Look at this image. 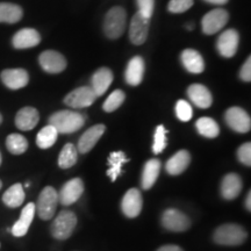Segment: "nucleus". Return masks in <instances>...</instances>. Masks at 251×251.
<instances>
[{"label":"nucleus","mask_w":251,"mask_h":251,"mask_svg":"<svg viewBox=\"0 0 251 251\" xmlns=\"http://www.w3.org/2000/svg\"><path fill=\"white\" fill-rule=\"evenodd\" d=\"M206 2H209V4H214V5H225L227 4L228 0H205Z\"/></svg>","instance_id":"79ce46f5"},{"label":"nucleus","mask_w":251,"mask_h":251,"mask_svg":"<svg viewBox=\"0 0 251 251\" xmlns=\"http://www.w3.org/2000/svg\"><path fill=\"white\" fill-rule=\"evenodd\" d=\"M77 226V216L74 212L62 211L56 216L50 227L51 235L56 240H67L74 233Z\"/></svg>","instance_id":"20e7f679"},{"label":"nucleus","mask_w":251,"mask_h":251,"mask_svg":"<svg viewBox=\"0 0 251 251\" xmlns=\"http://www.w3.org/2000/svg\"><path fill=\"white\" fill-rule=\"evenodd\" d=\"M166 134L168 130L163 125H159L156 128L155 136H153V146H152V151L156 155L161 153L163 150L166 148V144H168V140H166Z\"/></svg>","instance_id":"f704fd0d"},{"label":"nucleus","mask_w":251,"mask_h":251,"mask_svg":"<svg viewBox=\"0 0 251 251\" xmlns=\"http://www.w3.org/2000/svg\"><path fill=\"white\" fill-rule=\"evenodd\" d=\"M157 251H183V249L178 246H174V244L171 246V244H169V246L161 247Z\"/></svg>","instance_id":"a19ab883"},{"label":"nucleus","mask_w":251,"mask_h":251,"mask_svg":"<svg viewBox=\"0 0 251 251\" xmlns=\"http://www.w3.org/2000/svg\"><path fill=\"white\" fill-rule=\"evenodd\" d=\"M113 81V72L108 68H100L93 74L91 78V89L94 91L97 97L102 96Z\"/></svg>","instance_id":"4be33fe9"},{"label":"nucleus","mask_w":251,"mask_h":251,"mask_svg":"<svg viewBox=\"0 0 251 251\" xmlns=\"http://www.w3.org/2000/svg\"><path fill=\"white\" fill-rule=\"evenodd\" d=\"M98 98L90 86H81L71 91L64 98V103L71 108H86Z\"/></svg>","instance_id":"423d86ee"},{"label":"nucleus","mask_w":251,"mask_h":251,"mask_svg":"<svg viewBox=\"0 0 251 251\" xmlns=\"http://www.w3.org/2000/svg\"><path fill=\"white\" fill-rule=\"evenodd\" d=\"M240 78L243 81H248V83L251 80V57H248L247 62L244 63L243 67L241 68Z\"/></svg>","instance_id":"ea45409f"},{"label":"nucleus","mask_w":251,"mask_h":251,"mask_svg":"<svg viewBox=\"0 0 251 251\" xmlns=\"http://www.w3.org/2000/svg\"><path fill=\"white\" fill-rule=\"evenodd\" d=\"M6 147L13 155H21L28 149V141L20 134H11L6 139Z\"/></svg>","instance_id":"473e14b6"},{"label":"nucleus","mask_w":251,"mask_h":251,"mask_svg":"<svg viewBox=\"0 0 251 251\" xmlns=\"http://www.w3.org/2000/svg\"><path fill=\"white\" fill-rule=\"evenodd\" d=\"M49 125L56 128L58 134H71L79 130L85 125V117L80 113L69 111H58L49 118Z\"/></svg>","instance_id":"f257e3e1"},{"label":"nucleus","mask_w":251,"mask_h":251,"mask_svg":"<svg viewBox=\"0 0 251 251\" xmlns=\"http://www.w3.org/2000/svg\"><path fill=\"white\" fill-rule=\"evenodd\" d=\"M150 18H147L141 12L134 14L129 27V39L135 46L143 45L149 33Z\"/></svg>","instance_id":"0eeeda50"},{"label":"nucleus","mask_w":251,"mask_h":251,"mask_svg":"<svg viewBox=\"0 0 251 251\" xmlns=\"http://www.w3.org/2000/svg\"><path fill=\"white\" fill-rule=\"evenodd\" d=\"M196 127L198 133L207 139H215L220 134L219 125L212 118H200L197 121Z\"/></svg>","instance_id":"7c9ffc66"},{"label":"nucleus","mask_w":251,"mask_h":251,"mask_svg":"<svg viewBox=\"0 0 251 251\" xmlns=\"http://www.w3.org/2000/svg\"><path fill=\"white\" fill-rule=\"evenodd\" d=\"M1 122H2V117H1V114H0V125H1Z\"/></svg>","instance_id":"49530a36"},{"label":"nucleus","mask_w":251,"mask_h":251,"mask_svg":"<svg viewBox=\"0 0 251 251\" xmlns=\"http://www.w3.org/2000/svg\"><path fill=\"white\" fill-rule=\"evenodd\" d=\"M248 233L242 226L235 224H226L215 229L213 240L220 246H241L247 240Z\"/></svg>","instance_id":"f03ea898"},{"label":"nucleus","mask_w":251,"mask_h":251,"mask_svg":"<svg viewBox=\"0 0 251 251\" xmlns=\"http://www.w3.org/2000/svg\"><path fill=\"white\" fill-rule=\"evenodd\" d=\"M191 163V155L187 150H180L166 162V172L171 176L181 175Z\"/></svg>","instance_id":"393cba45"},{"label":"nucleus","mask_w":251,"mask_h":251,"mask_svg":"<svg viewBox=\"0 0 251 251\" xmlns=\"http://www.w3.org/2000/svg\"><path fill=\"white\" fill-rule=\"evenodd\" d=\"M125 99H126V94L124 91H121V90L113 91V92L109 94L108 98L105 100V102H103V105H102L103 111L107 112V113H112V112L117 111V109L120 107L122 103H124Z\"/></svg>","instance_id":"72a5a7b5"},{"label":"nucleus","mask_w":251,"mask_h":251,"mask_svg":"<svg viewBox=\"0 0 251 251\" xmlns=\"http://www.w3.org/2000/svg\"><path fill=\"white\" fill-rule=\"evenodd\" d=\"M35 213V203L29 202L24 207L20 218L11 229L12 234L15 237H23L28 233V229H29L31 222H33Z\"/></svg>","instance_id":"f3484780"},{"label":"nucleus","mask_w":251,"mask_h":251,"mask_svg":"<svg viewBox=\"0 0 251 251\" xmlns=\"http://www.w3.org/2000/svg\"><path fill=\"white\" fill-rule=\"evenodd\" d=\"M127 13L120 6L112 7L103 20V33L108 39L117 40L125 31Z\"/></svg>","instance_id":"7ed1b4c3"},{"label":"nucleus","mask_w":251,"mask_h":251,"mask_svg":"<svg viewBox=\"0 0 251 251\" xmlns=\"http://www.w3.org/2000/svg\"><path fill=\"white\" fill-rule=\"evenodd\" d=\"M23 8L11 2H0V23L15 24L23 18Z\"/></svg>","instance_id":"cd10ccee"},{"label":"nucleus","mask_w":251,"mask_h":251,"mask_svg":"<svg viewBox=\"0 0 251 251\" xmlns=\"http://www.w3.org/2000/svg\"><path fill=\"white\" fill-rule=\"evenodd\" d=\"M162 164L158 159H149L148 162L144 164L142 178H141V185L144 190H150L156 183L157 178H158L159 172H161Z\"/></svg>","instance_id":"a878e982"},{"label":"nucleus","mask_w":251,"mask_h":251,"mask_svg":"<svg viewBox=\"0 0 251 251\" xmlns=\"http://www.w3.org/2000/svg\"><path fill=\"white\" fill-rule=\"evenodd\" d=\"M144 70H146V67H144L143 58L141 56H135L130 59L126 69V81L131 86L140 85L142 83Z\"/></svg>","instance_id":"412c9836"},{"label":"nucleus","mask_w":251,"mask_h":251,"mask_svg":"<svg viewBox=\"0 0 251 251\" xmlns=\"http://www.w3.org/2000/svg\"><path fill=\"white\" fill-rule=\"evenodd\" d=\"M58 202L59 200L57 191L54 187L47 186L40 193V197L35 205V212L40 216V219L50 220L55 215Z\"/></svg>","instance_id":"39448f33"},{"label":"nucleus","mask_w":251,"mask_h":251,"mask_svg":"<svg viewBox=\"0 0 251 251\" xmlns=\"http://www.w3.org/2000/svg\"><path fill=\"white\" fill-rule=\"evenodd\" d=\"M187 96L197 107L209 108L212 106V94L209 90L201 84H192L187 89Z\"/></svg>","instance_id":"6ab92c4d"},{"label":"nucleus","mask_w":251,"mask_h":251,"mask_svg":"<svg viewBox=\"0 0 251 251\" xmlns=\"http://www.w3.org/2000/svg\"><path fill=\"white\" fill-rule=\"evenodd\" d=\"M243 187L241 177L236 174H228L221 181V194L226 200H233L238 197Z\"/></svg>","instance_id":"aec40b11"},{"label":"nucleus","mask_w":251,"mask_h":251,"mask_svg":"<svg viewBox=\"0 0 251 251\" xmlns=\"http://www.w3.org/2000/svg\"><path fill=\"white\" fill-rule=\"evenodd\" d=\"M193 4V0H170L168 9L171 13H183L192 7Z\"/></svg>","instance_id":"e433bc0d"},{"label":"nucleus","mask_w":251,"mask_h":251,"mask_svg":"<svg viewBox=\"0 0 251 251\" xmlns=\"http://www.w3.org/2000/svg\"><path fill=\"white\" fill-rule=\"evenodd\" d=\"M84 192V183L80 178H74L64 184L58 193V200L63 206H70L81 197Z\"/></svg>","instance_id":"ddd939ff"},{"label":"nucleus","mask_w":251,"mask_h":251,"mask_svg":"<svg viewBox=\"0 0 251 251\" xmlns=\"http://www.w3.org/2000/svg\"><path fill=\"white\" fill-rule=\"evenodd\" d=\"M186 28H187L188 30H192L193 29V25H187Z\"/></svg>","instance_id":"c03bdc74"},{"label":"nucleus","mask_w":251,"mask_h":251,"mask_svg":"<svg viewBox=\"0 0 251 251\" xmlns=\"http://www.w3.org/2000/svg\"><path fill=\"white\" fill-rule=\"evenodd\" d=\"M2 187V183H1V180H0V188Z\"/></svg>","instance_id":"09e8293b"},{"label":"nucleus","mask_w":251,"mask_h":251,"mask_svg":"<svg viewBox=\"0 0 251 251\" xmlns=\"http://www.w3.org/2000/svg\"><path fill=\"white\" fill-rule=\"evenodd\" d=\"M226 122L237 133H248L251 128L250 115L241 107L229 108L225 114Z\"/></svg>","instance_id":"9d476101"},{"label":"nucleus","mask_w":251,"mask_h":251,"mask_svg":"<svg viewBox=\"0 0 251 251\" xmlns=\"http://www.w3.org/2000/svg\"><path fill=\"white\" fill-rule=\"evenodd\" d=\"M78 150L72 143H67L63 147L58 156V165L62 169H69L77 163Z\"/></svg>","instance_id":"2f4dec72"},{"label":"nucleus","mask_w":251,"mask_h":251,"mask_svg":"<svg viewBox=\"0 0 251 251\" xmlns=\"http://www.w3.org/2000/svg\"><path fill=\"white\" fill-rule=\"evenodd\" d=\"M237 158L242 164L251 165V143L247 142L242 144L237 150Z\"/></svg>","instance_id":"4c0bfd02"},{"label":"nucleus","mask_w":251,"mask_h":251,"mask_svg":"<svg viewBox=\"0 0 251 251\" xmlns=\"http://www.w3.org/2000/svg\"><path fill=\"white\" fill-rule=\"evenodd\" d=\"M229 20L228 12L224 8H215L208 12L205 17L202 18L201 26L202 31L206 35H213L221 30Z\"/></svg>","instance_id":"6e6552de"},{"label":"nucleus","mask_w":251,"mask_h":251,"mask_svg":"<svg viewBox=\"0 0 251 251\" xmlns=\"http://www.w3.org/2000/svg\"><path fill=\"white\" fill-rule=\"evenodd\" d=\"M29 185H30V184H29V181H27V183L25 184V186H26V187H29Z\"/></svg>","instance_id":"a18cd8bd"},{"label":"nucleus","mask_w":251,"mask_h":251,"mask_svg":"<svg viewBox=\"0 0 251 251\" xmlns=\"http://www.w3.org/2000/svg\"><path fill=\"white\" fill-rule=\"evenodd\" d=\"M40 115L39 112L34 107H24L17 113L15 117V125L20 130H31L39 124Z\"/></svg>","instance_id":"5701e85b"},{"label":"nucleus","mask_w":251,"mask_h":251,"mask_svg":"<svg viewBox=\"0 0 251 251\" xmlns=\"http://www.w3.org/2000/svg\"><path fill=\"white\" fill-rule=\"evenodd\" d=\"M58 131L56 130L55 127H52L51 125L46 126L45 128H42L39 131L36 136V144L37 147L41 149H48L50 147H52L57 141Z\"/></svg>","instance_id":"c756f323"},{"label":"nucleus","mask_w":251,"mask_h":251,"mask_svg":"<svg viewBox=\"0 0 251 251\" xmlns=\"http://www.w3.org/2000/svg\"><path fill=\"white\" fill-rule=\"evenodd\" d=\"M143 199L142 194L137 188H130L127 193L122 198L121 209L122 213L127 216V218H136L140 215L142 211Z\"/></svg>","instance_id":"f8f14e48"},{"label":"nucleus","mask_w":251,"mask_h":251,"mask_svg":"<svg viewBox=\"0 0 251 251\" xmlns=\"http://www.w3.org/2000/svg\"><path fill=\"white\" fill-rule=\"evenodd\" d=\"M161 221L163 227L170 231H176V233H181V231L187 230L191 227V221L187 218V215L174 208L166 209L163 213Z\"/></svg>","instance_id":"1a4fd4ad"},{"label":"nucleus","mask_w":251,"mask_h":251,"mask_svg":"<svg viewBox=\"0 0 251 251\" xmlns=\"http://www.w3.org/2000/svg\"><path fill=\"white\" fill-rule=\"evenodd\" d=\"M41 42V36L39 31L33 28H24L19 30L13 36L12 43L17 49H28L36 47Z\"/></svg>","instance_id":"a211bd4d"},{"label":"nucleus","mask_w":251,"mask_h":251,"mask_svg":"<svg viewBox=\"0 0 251 251\" xmlns=\"http://www.w3.org/2000/svg\"><path fill=\"white\" fill-rule=\"evenodd\" d=\"M176 115L183 122H187L192 119L193 109L186 100H178L176 105Z\"/></svg>","instance_id":"c9c22d12"},{"label":"nucleus","mask_w":251,"mask_h":251,"mask_svg":"<svg viewBox=\"0 0 251 251\" xmlns=\"http://www.w3.org/2000/svg\"><path fill=\"white\" fill-rule=\"evenodd\" d=\"M181 63L190 74H201L205 70V62L202 56L194 49H185L181 52Z\"/></svg>","instance_id":"b1692460"},{"label":"nucleus","mask_w":251,"mask_h":251,"mask_svg":"<svg viewBox=\"0 0 251 251\" xmlns=\"http://www.w3.org/2000/svg\"><path fill=\"white\" fill-rule=\"evenodd\" d=\"M246 207L248 211H251V192L249 191V193H248L247 196V199H246Z\"/></svg>","instance_id":"37998d69"},{"label":"nucleus","mask_w":251,"mask_h":251,"mask_svg":"<svg viewBox=\"0 0 251 251\" xmlns=\"http://www.w3.org/2000/svg\"><path fill=\"white\" fill-rule=\"evenodd\" d=\"M2 201L7 207L17 208L25 201V191L21 184H14L2 196Z\"/></svg>","instance_id":"c85d7f7f"},{"label":"nucleus","mask_w":251,"mask_h":251,"mask_svg":"<svg viewBox=\"0 0 251 251\" xmlns=\"http://www.w3.org/2000/svg\"><path fill=\"white\" fill-rule=\"evenodd\" d=\"M1 80L8 89H23L29 81L28 72L24 69H7L1 72Z\"/></svg>","instance_id":"dca6fc26"},{"label":"nucleus","mask_w":251,"mask_h":251,"mask_svg":"<svg viewBox=\"0 0 251 251\" xmlns=\"http://www.w3.org/2000/svg\"><path fill=\"white\" fill-rule=\"evenodd\" d=\"M0 165H1V153H0Z\"/></svg>","instance_id":"de8ad7c7"},{"label":"nucleus","mask_w":251,"mask_h":251,"mask_svg":"<svg viewBox=\"0 0 251 251\" xmlns=\"http://www.w3.org/2000/svg\"><path fill=\"white\" fill-rule=\"evenodd\" d=\"M137 6H139V12H141L147 18H151L153 13V6H155V0H136Z\"/></svg>","instance_id":"58836bf2"},{"label":"nucleus","mask_w":251,"mask_h":251,"mask_svg":"<svg viewBox=\"0 0 251 251\" xmlns=\"http://www.w3.org/2000/svg\"><path fill=\"white\" fill-rule=\"evenodd\" d=\"M129 162V158H127L126 153L124 151H113L108 157V165L109 169L107 170V176L111 178L112 181H115L118 179L119 176L122 172V165L125 163Z\"/></svg>","instance_id":"bb28decb"},{"label":"nucleus","mask_w":251,"mask_h":251,"mask_svg":"<svg viewBox=\"0 0 251 251\" xmlns=\"http://www.w3.org/2000/svg\"><path fill=\"white\" fill-rule=\"evenodd\" d=\"M106 127L103 125H96L87 129L85 133L80 136L78 141L77 150H79L80 153H87L94 148L100 137L105 133Z\"/></svg>","instance_id":"2eb2a0df"},{"label":"nucleus","mask_w":251,"mask_h":251,"mask_svg":"<svg viewBox=\"0 0 251 251\" xmlns=\"http://www.w3.org/2000/svg\"><path fill=\"white\" fill-rule=\"evenodd\" d=\"M240 42V36L235 29H228L220 35L216 42V48L220 55L226 58H230L236 54Z\"/></svg>","instance_id":"4468645a"},{"label":"nucleus","mask_w":251,"mask_h":251,"mask_svg":"<svg viewBox=\"0 0 251 251\" xmlns=\"http://www.w3.org/2000/svg\"><path fill=\"white\" fill-rule=\"evenodd\" d=\"M41 68L48 74H59L67 68V59L64 56L54 50H47L40 55Z\"/></svg>","instance_id":"9b49d317"}]
</instances>
